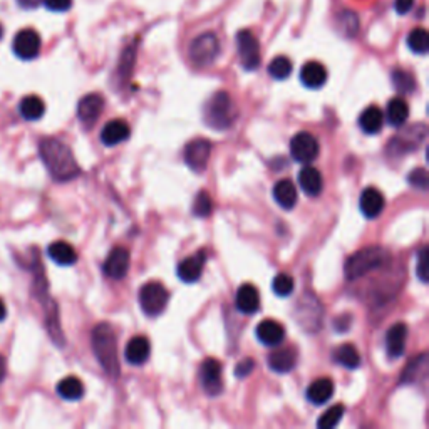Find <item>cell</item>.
<instances>
[{"label": "cell", "instance_id": "15", "mask_svg": "<svg viewBox=\"0 0 429 429\" xmlns=\"http://www.w3.org/2000/svg\"><path fill=\"white\" fill-rule=\"evenodd\" d=\"M131 255L130 250L124 247H114L109 252L106 262H104L103 270L104 273L112 280H121L126 277L127 270H130Z\"/></svg>", "mask_w": 429, "mask_h": 429}, {"label": "cell", "instance_id": "47", "mask_svg": "<svg viewBox=\"0 0 429 429\" xmlns=\"http://www.w3.org/2000/svg\"><path fill=\"white\" fill-rule=\"evenodd\" d=\"M349 327H351V315H342V317H339L336 321V329L339 332H344Z\"/></svg>", "mask_w": 429, "mask_h": 429}, {"label": "cell", "instance_id": "23", "mask_svg": "<svg viewBox=\"0 0 429 429\" xmlns=\"http://www.w3.org/2000/svg\"><path fill=\"white\" fill-rule=\"evenodd\" d=\"M149 354H151V345H149L148 339L136 336L127 342L124 357L133 366H141V364H145L149 359Z\"/></svg>", "mask_w": 429, "mask_h": 429}, {"label": "cell", "instance_id": "20", "mask_svg": "<svg viewBox=\"0 0 429 429\" xmlns=\"http://www.w3.org/2000/svg\"><path fill=\"white\" fill-rule=\"evenodd\" d=\"M131 134V127L124 119H112L101 131V141L104 146H116L119 143L126 141Z\"/></svg>", "mask_w": 429, "mask_h": 429}, {"label": "cell", "instance_id": "13", "mask_svg": "<svg viewBox=\"0 0 429 429\" xmlns=\"http://www.w3.org/2000/svg\"><path fill=\"white\" fill-rule=\"evenodd\" d=\"M104 111V97L97 93H91L82 97L77 104V118L86 130L97 123Z\"/></svg>", "mask_w": 429, "mask_h": 429}, {"label": "cell", "instance_id": "36", "mask_svg": "<svg viewBox=\"0 0 429 429\" xmlns=\"http://www.w3.org/2000/svg\"><path fill=\"white\" fill-rule=\"evenodd\" d=\"M393 84L399 94H411L416 89V81L408 71L394 69L393 71Z\"/></svg>", "mask_w": 429, "mask_h": 429}, {"label": "cell", "instance_id": "8", "mask_svg": "<svg viewBox=\"0 0 429 429\" xmlns=\"http://www.w3.org/2000/svg\"><path fill=\"white\" fill-rule=\"evenodd\" d=\"M236 51H238L240 64L245 71H257L260 66L262 54L260 44L257 37L250 31H240L236 34Z\"/></svg>", "mask_w": 429, "mask_h": 429}, {"label": "cell", "instance_id": "22", "mask_svg": "<svg viewBox=\"0 0 429 429\" xmlns=\"http://www.w3.org/2000/svg\"><path fill=\"white\" fill-rule=\"evenodd\" d=\"M267 363H269L270 369L278 374H287L291 372L297 364V354L292 347H282L275 349V351L270 352V356L267 357Z\"/></svg>", "mask_w": 429, "mask_h": 429}, {"label": "cell", "instance_id": "45", "mask_svg": "<svg viewBox=\"0 0 429 429\" xmlns=\"http://www.w3.org/2000/svg\"><path fill=\"white\" fill-rule=\"evenodd\" d=\"M42 2L52 12H66L73 5V0H42Z\"/></svg>", "mask_w": 429, "mask_h": 429}, {"label": "cell", "instance_id": "43", "mask_svg": "<svg viewBox=\"0 0 429 429\" xmlns=\"http://www.w3.org/2000/svg\"><path fill=\"white\" fill-rule=\"evenodd\" d=\"M416 275L423 284H428V247H423L417 254V263H416Z\"/></svg>", "mask_w": 429, "mask_h": 429}, {"label": "cell", "instance_id": "26", "mask_svg": "<svg viewBox=\"0 0 429 429\" xmlns=\"http://www.w3.org/2000/svg\"><path fill=\"white\" fill-rule=\"evenodd\" d=\"M47 255L61 267H71L77 262L76 248L71 245V243L62 242V240L51 243L47 248Z\"/></svg>", "mask_w": 429, "mask_h": 429}, {"label": "cell", "instance_id": "34", "mask_svg": "<svg viewBox=\"0 0 429 429\" xmlns=\"http://www.w3.org/2000/svg\"><path fill=\"white\" fill-rule=\"evenodd\" d=\"M426 372H428V357L426 354H421L417 359L411 360L408 369L401 374V382L404 384H413L417 382L419 379L426 378Z\"/></svg>", "mask_w": 429, "mask_h": 429}, {"label": "cell", "instance_id": "14", "mask_svg": "<svg viewBox=\"0 0 429 429\" xmlns=\"http://www.w3.org/2000/svg\"><path fill=\"white\" fill-rule=\"evenodd\" d=\"M14 54L22 61H32L40 52V37L34 29H24L16 36L12 44Z\"/></svg>", "mask_w": 429, "mask_h": 429}, {"label": "cell", "instance_id": "51", "mask_svg": "<svg viewBox=\"0 0 429 429\" xmlns=\"http://www.w3.org/2000/svg\"><path fill=\"white\" fill-rule=\"evenodd\" d=\"M2 37H3V27H2V24H0V40H2Z\"/></svg>", "mask_w": 429, "mask_h": 429}, {"label": "cell", "instance_id": "25", "mask_svg": "<svg viewBox=\"0 0 429 429\" xmlns=\"http://www.w3.org/2000/svg\"><path fill=\"white\" fill-rule=\"evenodd\" d=\"M300 81L306 88L310 89H319L326 84L327 81V69L322 66L321 62L310 61L300 71Z\"/></svg>", "mask_w": 429, "mask_h": 429}, {"label": "cell", "instance_id": "19", "mask_svg": "<svg viewBox=\"0 0 429 429\" xmlns=\"http://www.w3.org/2000/svg\"><path fill=\"white\" fill-rule=\"evenodd\" d=\"M359 206L364 217L372 220V218H378L382 213L384 206H386V198L378 188H366L360 195Z\"/></svg>", "mask_w": 429, "mask_h": 429}, {"label": "cell", "instance_id": "11", "mask_svg": "<svg viewBox=\"0 0 429 429\" xmlns=\"http://www.w3.org/2000/svg\"><path fill=\"white\" fill-rule=\"evenodd\" d=\"M212 143L208 139L197 138L184 146V163L195 173H203L208 167Z\"/></svg>", "mask_w": 429, "mask_h": 429}, {"label": "cell", "instance_id": "5", "mask_svg": "<svg viewBox=\"0 0 429 429\" xmlns=\"http://www.w3.org/2000/svg\"><path fill=\"white\" fill-rule=\"evenodd\" d=\"M168 302L169 292L160 282H148L139 291V306L149 317H158L160 314H163Z\"/></svg>", "mask_w": 429, "mask_h": 429}, {"label": "cell", "instance_id": "42", "mask_svg": "<svg viewBox=\"0 0 429 429\" xmlns=\"http://www.w3.org/2000/svg\"><path fill=\"white\" fill-rule=\"evenodd\" d=\"M408 182L411 184L413 188L419 191H426L429 186V180H428V171L426 168H416L409 173L408 176Z\"/></svg>", "mask_w": 429, "mask_h": 429}, {"label": "cell", "instance_id": "21", "mask_svg": "<svg viewBox=\"0 0 429 429\" xmlns=\"http://www.w3.org/2000/svg\"><path fill=\"white\" fill-rule=\"evenodd\" d=\"M236 308H238L242 314L252 315L257 314L258 308H260V293H258L257 287H254L252 284H245L238 289L235 299Z\"/></svg>", "mask_w": 429, "mask_h": 429}, {"label": "cell", "instance_id": "27", "mask_svg": "<svg viewBox=\"0 0 429 429\" xmlns=\"http://www.w3.org/2000/svg\"><path fill=\"white\" fill-rule=\"evenodd\" d=\"M334 396V382L329 378H321L314 381L307 389V399L315 406L326 404Z\"/></svg>", "mask_w": 429, "mask_h": 429}, {"label": "cell", "instance_id": "44", "mask_svg": "<svg viewBox=\"0 0 429 429\" xmlns=\"http://www.w3.org/2000/svg\"><path fill=\"white\" fill-rule=\"evenodd\" d=\"M255 369V360L250 359V357H247V359L240 360L238 364H236L235 367V376L238 379H243V378H248V376L254 372Z\"/></svg>", "mask_w": 429, "mask_h": 429}, {"label": "cell", "instance_id": "6", "mask_svg": "<svg viewBox=\"0 0 429 429\" xmlns=\"http://www.w3.org/2000/svg\"><path fill=\"white\" fill-rule=\"evenodd\" d=\"M220 54V40L213 32H206L198 36L190 46V58L197 66H212Z\"/></svg>", "mask_w": 429, "mask_h": 429}, {"label": "cell", "instance_id": "39", "mask_svg": "<svg viewBox=\"0 0 429 429\" xmlns=\"http://www.w3.org/2000/svg\"><path fill=\"white\" fill-rule=\"evenodd\" d=\"M212 212H213L212 197H210V193H206V191H199L197 197H195V201H193L195 217L206 218L212 214Z\"/></svg>", "mask_w": 429, "mask_h": 429}, {"label": "cell", "instance_id": "35", "mask_svg": "<svg viewBox=\"0 0 429 429\" xmlns=\"http://www.w3.org/2000/svg\"><path fill=\"white\" fill-rule=\"evenodd\" d=\"M408 46L414 54H426L429 51V34L426 32V29H413L408 36Z\"/></svg>", "mask_w": 429, "mask_h": 429}, {"label": "cell", "instance_id": "24", "mask_svg": "<svg viewBox=\"0 0 429 429\" xmlns=\"http://www.w3.org/2000/svg\"><path fill=\"white\" fill-rule=\"evenodd\" d=\"M299 184L304 190V193L308 195V197H319L323 190V178L321 171L317 168L307 164L299 173Z\"/></svg>", "mask_w": 429, "mask_h": 429}, {"label": "cell", "instance_id": "37", "mask_svg": "<svg viewBox=\"0 0 429 429\" xmlns=\"http://www.w3.org/2000/svg\"><path fill=\"white\" fill-rule=\"evenodd\" d=\"M344 413H345V408L342 404L332 406V408L327 409V411L321 416V419L317 421V428L319 429L336 428L337 424L342 421V416H344Z\"/></svg>", "mask_w": 429, "mask_h": 429}, {"label": "cell", "instance_id": "29", "mask_svg": "<svg viewBox=\"0 0 429 429\" xmlns=\"http://www.w3.org/2000/svg\"><path fill=\"white\" fill-rule=\"evenodd\" d=\"M409 118V106L402 97H394L387 103L386 109V119L391 126L401 127L404 126Z\"/></svg>", "mask_w": 429, "mask_h": 429}, {"label": "cell", "instance_id": "48", "mask_svg": "<svg viewBox=\"0 0 429 429\" xmlns=\"http://www.w3.org/2000/svg\"><path fill=\"white\" fill-rule=\"evenodd\" d=\"M17 3L22 7V9L31 10V9H37V7L42 3V0H17Z\"/></svg>", "mask_w": 429, "mask_h": 429}, {"label": "cell", "instance_id": "30", "mask_svg": "<svg viewBox=\"0 0 429 429\" xmlns=\"http://www.w3.org/2000/svg\"><path fill=\"white\" fill-rule=\"evenodd\" d=\"M359 126L366 134H378L384 126V112L378 106H369L359 116Z\"/></svg>", "mask_w": 429, "mask_h": 429}, {"label": "cell", "instance_id": "38", "mask_svg": "<svg viewBox=\"0 0 429 429\" xmlns=\"http://www.w3.org/2000/svg\"><path fill=\"white\" fill-rule=\"evenodd\" d=\"M269 74L273 79H278V81L287 79L292 74L291 59L285 58V56H278V58H275L272 62L269 64Z\"/></svg>", "mask_w": 429, "mask_h": 429}, {"label": "cell", "instance_id": "18", "mask_svg": "<svg viewBox=\"0 0 429 429\" xmlns=\"http://www.w3.org/2000/svg\"><path fill=\"white\" fill-rule=\"evenodd\" d=\"M406 341H408V327L406 323L397 322L387 330L386 334V351L391 359H397L406 351Z\"/></svg>", "mask_w": 429, "mask_h": 429}, {"label": "cell", "instance_id": "7", "mask_svg": "<svg viewBox=\"0 0 429 429\" xmlns=\"http://www.w3.org/2000/svg\"><path fill=\"white\" fill-rule=\"evenodd\" d=\"M323 310L321 302L312 293H306L297 307V321L306 332L315 334L322 326Z\"/></svg>", "mask_w": 429, "mask_h": 429}, {"label": "cell", "instance_id": "49", "mask_svg": "<svg viewBox=\"0 0 429 429\" xmlns=\"http://www.w3.org/2000/svg\"><path fill=\"white\" fill-rule=\"evenodd\" d=\"M7 376V366H5V359H3L2 356H0V382L5 379Z\"/></svg>", "mask_w": 429, "mask_h": 429}, {"label": "cell", "instance_id": "10", "mask_svg": "<svg viewBox=\"0 0 429 429\" xmlns=\"http://www.w3.org/2000/svg\"><path fill=\"white\" fill-rule=\"evenodd\" d=\"M424 138H426V126L416 124V126H409L402 133H399L387 148L393 154L401 156V154H408L417 149V146L424 141Z\"/></svg>", "mask_w": 429, "mask_h": 429}, {"label": "cell", "instance_id": "3", "mask_svg": "<svg viewBox=\"0 0 429 429\" xmlns=\"http://www.w3.org/2000/svg\"><path fill=\"white\" fill-rule=\"evenodd\" d=\"M389 252L384 250L382 247H366L363 250L356 252L345 260L344 275L347 280H357L360 277H366L367 273L381 269V267L389 263Z\"/></svg>", "mask_w": 429, "mask_h": 429}, {"label": "cell", "instance_id": "12", "mask_svg": "<svg viewBox=\"0 0 429 429\" xmlns=\"http://www.w3.org/2000/svg\"><path fill=\"white\" fill-rule=\"evenodd\" d=\"M223 369H221L220 360L205 359V363L199 367V382H201L203 391H205L208 396H218L223 391Z\"/></svg>", "mask_w": 429, "mask_h": 429}, {"label": "cell", "instance_id": "33", "mask_svg": "<svg viewBox=\"0 0 429 429\" xmlns=\"http://www.w3.org/2000/svg\"><path fill=\"white\" fill-rule=\"evenodd\" d=\"M58 394L66 401H79L84 396V384L74 376H69L58 384Z\"/></svg>", "mask_w": 429, "mask_h": 429}, {"label": "cell", "instance_id": "40", "mask_svg": "<svg viewBox=\"0 0 429 429\" xmlns=\"http://www.w3.org/2000/svg\"><path fill=\"white\" fill-rule=\"evenodd\" d=\"M272 289L278 297H289L293 292V289H295V282H293L292 275H289V273H278L273 278Z\"/></svg>", "mask_w": 429, "mask_h": 429}, {"label": "cell", "instance_id": "31", "mask_svg": "<svg viewBox=\"0 0 429 429\" xmlns=\"http://www.w3.org/2000/svg\"><path fill=\"white\" fill-rule=\"evenodd\" d=\"M19 112L25 121H37L46 112V104L39 96H25L24 99L19 103Z\"/></svg>", "mask_w": 429, "mask_h": 429}, {"label": "cell", "instance_id": "4", "mask_svg": "<svg viewBox=\"0 0 429 429\" xmlns=\"http://www.w3.org/2000/svg\"><path fill=\"white\" fill-rule=\"evenodd\" d=\"M236 116L238 114H236L232 96L225 91L213 94L203 106V119H205L206 126H210L212 130H228L235 123Z\"/></svg>", "mask_w": 429, "mask_h": 429}, {"label": "cell", "instance_id": "1", "mask_svg": "<svg viewBox=\"0 0 429 429\" xmlns=\"http://www.w3.org/2000/svg\"><path fill=\"white\" fill-rule=\"evenodd\" d=\"M39 154L46 164L49 175L59 183L71 182L81 175V167L66 143L58 138H46L40 141Z\"/></svg>", "mask_w": 429, "mask_h": 429}, {"label": "cell", "instance_id": "41", "mask_svg": "<svg viewBox=\"0 0 429 429\" xmlns=\"http://www.w3.org/2000/svg\"><path fill=\"white\" fill-rule=\"evenodd\" d=\"M337 21H339V25H341L342 32H344L347 37H354L357 34V31H359V19H357L356 14L351 12V10L342 12Z\"/></svg>", "mask_w": 429, "mask_h": 429}, {"label": "cell", "instance_id": "17", "mask_svg": "<svg viewBox=\"0 0 429 429\" xmlns=\"http://www.w3.org/2000/svg\"><path fill=\"white\" fill-rule=\"evenodd\" d=\"M255 334H257L258 341L267 347H278L285 339L284 326L277 321H272V319H267V321L258 323Z\"/></svg>", "mask_w": 429, "mask_h": 429}, {"label": "cell", "instance_id": "32", "mask_svg": "<svg viewBox=\"0 0 429 429\" xmlns=\"http://www.w3.org/2000/svg\"><path fill=\"white\" fill-rule=\"evenodd\" d=\"M332 359H334V363H337L339 366H342L345 369H357L360 366V363H363L360 354L354 344L339 345L332 354Z\"/></svg>", "mask_w": 429, "mask_h": 429}, {"label": "cell", "instance_id": "9", "mask_svg": "<svg viewBox=\"0 0 429 429\" xmlns=\"http://www.w3.org/2000/svg\"><path fill=\"white\" fill-rule=\"evenodd\" d=\"M319 153H321V146H319L317 138L312 133L302 131L292 138L291 154L297 163L310 164L319 156Z\"/></svg>", "mask_w": 429, "mask_h": 429}, {"label": "cell", "instance_id": "2", "mask_svg": "<svg viewBox=\"0 0 429 429\" xmlns=\"http://www.w3.org/2000/svg\"><path fill=\"white\" fill-rule=\"evenodd\" d=\"M93 351L97 363L104 369L108 376L116 379L121 372L118 357V341L116 334L109 323H99L93 330Z\"/></svg>", "mask_w": 429, "mask_h": 429}, {"label": "cell", "instance_id": "28", "mask_svg": "<svg viewBox=\"0 0 429 429\" xmlns=\"http://www.w3.org/2000/svg\"><path fill=\"white\" fill-rule=\"evenodd\" d=\"M297 188L291 180H280L273 186V198L284 210H292L297 205Z\"/></svg>", "mask_w": 429, "mask_h": 429}, {"label": "cell", "instance_id": "50", "mask_svg": "<svg viewBox=\"0 0 429 429\" xmlns=\"http://www.w3.org/2000/svg\"><path fill=\"white\" fill-rule=\"evenodd\" d=\"M5 317H7V307H5V304H3V300L0 299V322L5 321Z\"/></svg>", "mask_w": 429, "mask_h": 429}, {"label": "cell", "instance_id": "16", "mask_svg": "<svg viewBox=\"0 0 429 429\" xmlns=\"http://www.w3.org/2000/svg\"><path fill=\"white\" fill-rule=\"evenodd\" d=\"M206 263V252H197L191 257L184 258L178 265V277L184 284H195L203 275V269Z\"/></svg>", "mask_w": 429, "mask_h": 429}, {"label": "cell", "instance_id": "46", "mask_svg": "<svg viewBox=\"0 0 429 429\" xmlns=\"http://www.w3.org/2000/svg\"><path fill=\"white\" fill-rule=\"evenodd\" d=\"M414 0H396L397 14H408L413 9Z\"/></svg>", "mask_w": 429, "mask_h": 429}]
</instances>
